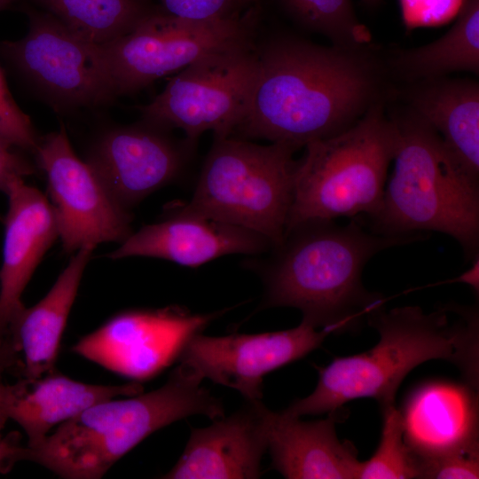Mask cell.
<instances>
[{
    "label": "cell",
    "mask_w": 479,
    "mask_h": 479,
    "mask_svg": "<svg viewBox=\"0 0 479 479\" xmlns=\"http://www.w3.org/2000/svg\"><path fill=\"white\" fill-rule=\"evenodd\" d=\"M202 380L179 363L159 389L97 403L35 444L20 445L10 436L2 455V472L25 460L64 478H100L156 430L194 414L212 420L223 417L222 403L201 386Z\"/></svg>",
    "instance_id": "277c9868"
},
{
    "label": "cell",
    "mask_w": 479,
    "mask_h": 479,
    "mask_svg": "<svg viewBox=\"0 0 479 479\" xmlns=\"http://www.w3.org/2000/svg\"><path fill=\"white\" fill-rule=\"evenodd\" d=\"M394 169L381 207L369 218L383 235L437 232L454 239L466 260L479 257V183L455 162L437 132L412 110L392 117Z\"/></svg>",
    "instance_id": "5b68a950"
},
{
    "label": "cell",
    "mask_w": 479,
    "mask_h": 479,
    "mask_svg": "<svg viewBox=\"0 0 479 479\" xmlns=\"http://www.w3.org/2000/svg\"><path fill=\"white\" fill-rule=\"evenodd\" d=\"M44 170L64 249L76 252L130 234L131 216L72 149L65 129L49 134L35 153Z\"/></svg>",
    "instance_id": "8fae6325"
},
{
    "label": "cell",
    "mask_w": 479,
    "mask_h": 479,
    "mask_svg": "<svg viewBox=\"0 0 479 479\" xmlns=\"http://www.w3.org/2000/svg\"><path fill=\"white\" fill-rule=\"evenodd\" d=\"M459 281L467 284L475 292L478 293V259L474 261V266L469 271L459 278Z\"/></svg>",
    "instance_id": "d6a6232c"
},
{
    "label": "cell",
    "mask_w": 479,
    "mask_h": 479,
    "mask_svg": "<svg viewBox=\"0 0 479 479\" xmlns=\"http://www.w3.org/2000/svg\"><path fill=\"white\" fill-rule=\"evenodd\" d=\"M381 0H363V2L367 4L368 6H375L378 4Z\"/></svg>",
    "instance_id": "e575fe53"
},
{
    "label": "cell",
    "mask_w": 479,
    "mask_h": 479,
    "mask_svg": "<svg viewBox=\"0 0 479 479\" xmlns=\"http://www.w3.org/2000/svg\"><path fill=\"white\" fill-rule=\"evenodd\" d=\"M19 354L9 337H5L0 345V459L5 438L2 437L1 430L8 420L4 412V397L7 383L4 378L7 371L12 369L18 362Z\"/></svg>",
    "instance_id": "1f68e13d"
},
{
    "label": "cell",
    "mask_w": 479,
    "mask_h": 479,
    "mask_svg": "<svg viewBox=\"0 0 479 479\" xmlns=\"http://www.w3.org/2000/svg\"><path fill=\"white\" fill-rule=\"evenodd\" d=\"M252 1H254V2H258V0H252Z\"/></svg>",
    "instance_id": "d590c367"
},
{
    "label": "cell",
    "mask_w": 479,
    "mask_h": 479,
    "mask_svg": "<svg viewBox=\"0 0 479 479\" xmlns=\"http://www.w3.org/2000/svg\"><path fill=\"white\" fill-rule=\"evenodd\" d=\"M19 0H0V11L10 7L12 4Z\"/></svg>",
    "instance_id": "836d02e7"
},
{
    "label": "cell",
    "mask_w": 479,
    "mask_h": 479,
    "mask_svg": "<svg viewBox=\"0 0 479 479\" xmlns=\"http://www.w3.org/2000/svg\"><path fill=\"white\" fill-rule=\"evenodd\" d=\"M421 233L383 235L351 220H310L285 232L262 268L263 308L293 307L330 334L354 331L383 298L363 285L362 272L379 252L424 239Z\"/></svg>",
    "instance_id": "3957f363"
},
{
    "label": "cell",
    "mask_w": 479,
    "mask_h": 479,
    "mask_svg": "<svg viewBox=\"0 0 479 479\" xmlns=\"http://www.w3.org/2000/svg\"><path fill=\"white\" fill-rule=\"evenodd\" d=\"M270 411L261 400H247L227 417L192 428L177 464L163 478H259L268 445Z\"/></svg>",
    "instance_id": "9a60e30c"
},
{
    "label": "cell",
    "mask_w": 479,
    "mask_h": 479,
    "mask_svg": "<svg viewBox=\"0 0 479 479\" xmlns=\"http://www.w3.org/2000/svg\"><path fill=\"white\" fill-rule=\"evenodd\" d=\"M295 150L229 136L214 137L192 199L172 212L241 226L282 240L290 210Z\"/></svg>",
    "instance_id": "52a82bcc"
},
{
    "label": "cell",
    "mask_w": 479,
    "mask_h": 479,
    "mask_svg": "<svg viewBox=\"0 0 479 479\" xmlns=\"http://www.w3.org/2000/svg\"><path fill=\"white\" fill-rule=\"evenodd\" d=\"M143 392L137 382L96 385L74 381L52 371L35 378L7 384L4 412L27 436V445L40 442L51 428L78 415L90 406L117 397Z\"/></svg>",
    "instance_id": "ffe728a7"
},
{
    "label": "cell",
    "mask_w": 479,
    "mask_h": 479,
    "mask_svg": "<svg viewBox=\"0 0 479 479\" xmlns=\"http://www.w3.org/2000/svg\"><path fill=\"white\" fill-rule=\"evenodd\" d=\"M92 250H77L48 294L34 306L24 307L12 320L6 336L23 357L24 378L35 379L53 370L62 334Z\"/></svg>",
    "instance_id": "44dd1931"
},
{
    "label": "cell",
    "mask_w": 479,
    "mask_h": 479,
    "mask_svg": "<svg viewBox=\"0 0 479 479\" xmlns=\"http://www.w3.org/2000/svg\"><path fill=\"white\" fill-rule=\"evenodd\" d=\"M196 145L176 140L167 130L145 122L102 133L87 163L114 199L130 209L145 197L177 180Z\"/></svg>",
    "instance_id": "5bb4252c"
},
{
    "label": "cell",
    "mask_w": 479,
    "mask_h": 479,
    "mask_svg": "<svg viewBox=\"0 0 479 479\" xmlns=\"http://www.w3.org/2000/svg\"><path fill=\"white\" fill-rule=\"evenodd\" d=\"M296 25L330 39L334 45L365 47L368 29L359 22L351 0H276Z\"/></svg>",
    "instance_id": "d4e9b609"
},
{
    "label": "cell",
    "mask_w": 479,
    "mask_h": 479,
    "mask_svg": "<svg viewBox=\"0 0 479 479\" xmlns=\"http://www.w3.org/2000/svg\"><path fill=\"white\" fill-rule=\"evenodd\" d=\"M365 48L322 46L288 35L256 45V83L232 134L297 151L347 130L377 102L378 68Z\"/></svg>",
    "instance_id": "6da1fadb"
},
{
    "label": "cell",
    "mask_w": 479,
    "mask_h": 479,
    "mask_svg": "<svg viewBox=\"0 0 479 479\" xmlns=\"http://www.w3.org/2000/svg\"><path fill=\"white\" fill-rule=\"evenodd\" d=\"M224 312L193 314L177 306L124 311L82 337L73 350L123 377L148 380L178 358L187 342Z\"/></svg>",
    "instance_id": "7c38bea8"
},
{
    "label": "cell",
    "mask_w": 479,
    "mask_h": 479,
    "mask_svg": "<svg viewBox=\"0 0 479 479\" xmlns=\"http://www.w3.org/2000/svg\"><path fill=\"white\" fill-rule=\"evenodd\" d=\"M404 78L421 81L455 71L479 74V0H462L455 24L442 37L405 50L395 59Z\"/></svg>",
    "instance_id": "603a6c76"
},
{
    "label": "cell",
    "mask_w": 479,
    "mask_h": 479,
    "mask_svg": "<svg viewBox=\"0 0 479 479\" xmlns=\"http://www.w3.org/2000/svg\"><path fill=\"white\" fill-rule=\"evenodd\" d=\"M82 38L104 45L131 31L156 6L147 0H27Z\"/></svg>",
    "instance_id": "cb8c5ba5"
},
{
    "label": "cell",
    "mask_w": 479,
    "mask_h": 479,
    "mask_svg": "<svg viewBox=\"0 0 479 479\" xmlns=\"http://www.w3.org/2000/svg\"><path fill=\"white\" fill-rule=\"evenodd\" d=\"M477 389L431 381L409 394L400 413L404 440L418 457L479 449Z\"/></svg>",
    "instance_id": "ac0fdd59"
},
{
    "label": "cell",
    "mask_w": 479,
    "mask_h": 479,
    "mask_svg": "<svg viewBox=\"0 0 479 479\" xmlns=\"http://www.w3.org/2000/svg\"><path fill=\"white\" fill-rule=\"evenodd\" d=\"M406 18L413 20L444 19L459 9L462 0H401Z\"/></svg>",
    "instance_id": "f546056e"
},
{
    "label": "cell",
    "mask_w": 479,
    "mask_h": 479,
    "mask_svg": "<svg viewBox=\"0 0 479 479\" xmlns=\"http://www.w3.org/2000/svg\"><path fill=\"white\" fill-rule=\"evenodd\" d=\"M260 20L258 3L209 21L181 19L155 7L131 31L102 45L118 96L135 93L209 53L255 43Z\"/></svg>",
    "instance_id": "ba28073f"
},
{
    "label": "cell",
    "mask_w": 479,
    "mask_h": 479,
    "mask_svg": "<svg viewBox=\"0 0 479 479\" xmlns=\"http://www.w3.org/2000/svg\"><path fill=\"white\" fill-rule=\"evenodd\" d=\"M329 334L302 320L296 327L277 332L217 337L199 333L178 359L202 379L232 388L247 400H261L268 373L303 357Z\"/></svg>",
    "instance_id": "4fadbf2b"
},
{
    "label": "cell",
    "mask_w": 479,
    "mask_h": 479,
    "mask_svg": "<svg viewBox=\"0 0 479 479\" xmlns=\"http://www.w3.org/2000/svg\"><path fill=\"white\" fill-rule=\"evenodd\" d=\"M259 73L255 43L205 55L139 107L143 121L164 130L181 129L197 145L200 135L232 136L249 107Z\"/></svg>",
    "instance_id": "9c48e42d"
},
{
    "label": "cell",
    "mask_w": 479,
    "mask_h": 479,
    "mask_svg": "<svg viewBox=\"0 0 479 479\" xmlns=\"http://www.w3.org/2000/svg\"><path fill=\"white\" fill-rule=\"evenodd\" d=\"M378 343L361 354L334 358L318 369L316 388L284 412L301 417L331 413L347 402L369 397L395 404L406 375L430 360L453 364L467 382L479 383V320L474 307L445 305L426 313L419 306L374 310L367 318Z\"/></svg>",
    "instance_id": "7a4b0ae2"
},
{
    "label": "cell",
    "mask_w": 479,
    "mask_h": 479,
    "mask_svg": "<svg viewBox=\"0 0 479 479\" xmlns=\"http://www.w3.org/2000/svg\"><path fill=\"white\" fill-rule=\"evenodd\" d=\"M419 459V478L472 479L479 477V449Z\"/></svg>",
    "instance_id": "f1b7e54d"
},
{
    "label": "cell",
    "mask_w": 479,
    "mask_h": 479,
    "mask_svg": "<svg viewBox=\"0 0 479 479\" xmlns=\"http://www.w3.org/2000/svg\"><path fill=\"white\" fill-rule=\"evenodd\" d=\"M409 94L412 110L440 136L459 167L479 183V83L444 76L421 80Z\"/></svg>",
    "instance_id": "7402d4cb"
},
{
    "label": "cell",
    "mask_w": 479,
    "mask_h": 479,
    "mask_svg": "<svg viewBox=\"0 0 479 479\" xmlns=\"http://www.w3.org/2000/svg\"><path fill=\"white\" fill-rule=\"evenodd\" d=\"M0 137L12 146L35 153L39 141L29 117L10 93L0 68Z\"/></svg>",
    "instance_id": "4316f807"
},
{
    "label": "cell",
    "mask_w": 479,
    "mask_h": 479,
    "mask_svg": "<svg viewBox=\"0 0 479 479\" xmlns=\"http://www.w3.org/2000/svg\"><path fill=\"white\" fill-rule=\"evenodd\" d=\"M271 247L265 237L247 228L171 212L131 233L108 257H154L194 268L223 255L261 254Z\"/></svg>",
    "instance_id": "e0dca14e"
},
{
    "label": "cell",
    "mask_w": 479,
    "mask_h": 479,
    "mask_svg": "<svg viewBox=\"0 0 479 479\" xmlns=\"http://www.w3.org/2000/svg\"><path fill=\"white\" fill-rule=\"evenodd\" d=\"M395 145L394 122L378 101L347 130L308 143L296 161L286 231L310 220L374 216Z\"/></svg>",
    "instance_id": "8992f818"
},
{
    "label": "cell",
    "mask_w": 479,
    "mask_h": 479,
    "mask_svg": "<svg viewBox=\"0 0 479 479\" xmlns=\"http://www.w3.org/2000/svg\"><path fill=\"white\" fill-rule=\"evenodd\" d=\"M337 412L324 420L270 411L268 445L272 465L289 479H358L361 461L348 442L336 435Z\"/></svg>",
    "instance_id": "d6986e66"
},
{
    "label": "cell",
    "mask_w": 479,
    "mask_h": 479,
    "mask_svg": "<svg viewBox=\"0 0 479 479\" xmlns=\"http://www.w3.org/2000/svg\"><path fill=\"white\" fill-rule=\"evenodd\" d=\"M27 11V34L0 51L54 104L97 107L118 97L102 45L78 35L51 14Z\"/></svg>",
    "instance_id": "30bf717a"
},
{
    "label": "cell",
    "mask_w": 479,
    "mask_h": 479,
    "mask_svg": "<svg viewBox=\"0 0 479 479\" xmlns=\"http://www.w3.org/2000/svg\"><path fill=\"white\" fill-rule=\"evenodd\" d=\"M381 410V442L373 455L361 462L358 479L419 478V459L404 440L400 411L395 404Z\"/></svg>",
    "instance_id": "484cf974"
},
{
    "label": "cell",
    "mask_w": 479,
    "mask_h": 479,
    "mask_svg": "<svg viewBox=\"0 0 479 479\" xmlns=\"http://www.w3.org/2000/svg\"><path fill=\"white\" fill-rule=\"evenodd\" d=\"M12 147L0 137V191L4 192L14 179L24 178L34 173L33 166Z\"/></svg>",
    "instance_id": "4dcf8cb0"
},
{
    "label": "cell",
    "mask_w": 479,
    "mask_h": 479,
    "mask_svg": "<svg viewBox=\"0 0 479 479\" xmlns=\"http://www.w3.org/2000/svg\"><path fill=\"white\" fill-rule=\"evenodd\" d=\"M4 193L8 209L0 269V345L12 320L25 307V287L59 236L53 208L40 191L20 177L11 182Z\"/></svg>",
    "instance_id": "2e32d148"
},
{
    "label": "cell",
    "mask_w": 479,
    "mask_h": 479,
    "mask_svg": "<svg viewBox=\"0 0 479 479\" xmlns=\"http://www.w3.org/2000/svg\"><path fill=\"white\" fill-rule=\"evenodd\" d=\"M166 12L189 20L209 21L233 17L255 3L252 0H159Z\"/></svg>",
    "instance_id": "83f0119b"
}]
</instances>
